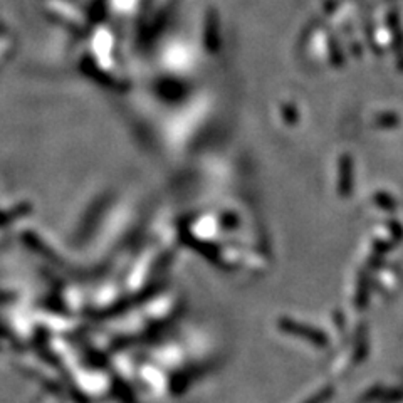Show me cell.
<instances>
[{"label":"cell","mask_w":403,"mask_h":403,"mask_svg":"<svg viewBox=\"0 0 403 403\" xmlns=\"http://www.w3.org/2000/svg\"><path fill=\"white\" fill-rule=\"evenodd\" d=\"M279 326H281V329H284L286 333H289V335L309 341V343L316 344V346H326L328 344L326 335L321 333L320 329H316V328L306 326V324H299V323H296V321H291V320H281Z\"/></svg>","instance_id":"obj_1"},{"label":"cell","mask_w":403,"mask_h":403,"mask_svg":"<svg viewBox=\"0 0 403 403\" xmlns=\"http://www.w3.org/2000/svg\"><path fill=\"white\" fill-rule=\"evenodd\" d=\"M331 395H333L331 389H323L321 391H317V393L311 398V400H308L304 403H324V402H328L329 398H331Z\"/></svg>","instance_id":"obj_2"}]
</instances>
